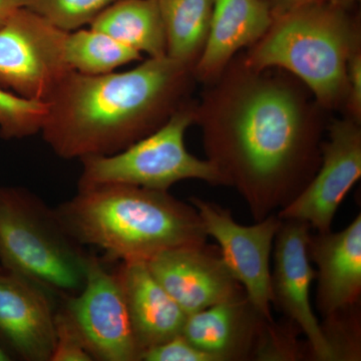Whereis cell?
I'll use <instances>...</instances> for the list:
<instances>
[{
  "label": "cell",
  "instance_id": "1",
  "mask_svg": "<svg viewBox=\"0 0 361 361\" xmlns=\"http://www.w3.org/2000/svg\"><path fill=\"white\" fill-rule=\"evenodd\" d=\"M196 102L195 123L211 163L256 222L291 203L314 177L329 123L310 90L240 52Z\"/></svg>",
  "mask_w": 361,
  "mask_h": 361
},
{
  "label": "cell",
  "instance_id": "2",
  "mask_svg": "<svg viewBox=\"0 0 361 361\" xmlns=\"http://www.w3.org/2000/svg\"><path fill=\"white\" fill-rule=\"evenodd\" d=\"M193 68L161 56L126 71H71L49 97L42 133L59 158L109 156L159 129L191 99Z\"/></svg>",
  "mask_w": 361,
  "mask_h": 361
},
{
  "label": "cell",
  "instance_id": "3",
  "mask_svg": "<svg viewBox=\"0 0 361 361\" xmlns=\"http://www.w3.org/2000/svg\"><path fill=\"white\" fill-rule=\"evenodd\" d=\"M54 213L80 245L97 247L122 262H147L163 251L203 245L208 237L194 206L168 191L130 185L78 187Z\"/></svg>",
  "mask_w": 361,
  "mask_h": 361
},
{
  "label": "cell",
  "instance_id": "4",
  "mask_svg": "<svg viewBox=\"0 0 361 361\" xmlns=\"http://www.w3.org/2000/svg\"><path fill=\"white\" fill-rule=\"evenodd\" d=\"M360 47V18L353 8L315 4L274 18L268 32L242 54L252 68L290 73L323 110L343 111L348 59Z\"/></svg>",
  "mask_w": 361,
  "mask_h": 361
},
{
  "label": "cell",
  "instance_id": "5",
  "mask_svg": "<svg viewBox=\"0 0 361 361\" xmlns=\"http://www.w3.org/2000/svg\"><path fill=\"white\" fill-rule=\"evenodd\" d=\"M89 258L44 202L25 189L0 188L4 269L63 297L82 290Z\"/></svg>",
  "mask_w": 361,
  "mask_h": 361
},
{
  "label": "cell",
  "instance_id": "6",
  "mask_svg": "<svg viewBox=\"0 0 361 361\" xmlns=\"http://www.w3.org/2000/svg\"><path fill=\"white\" fill-rule=\"evenodd\" d=\"M195 109L196 101L190 99L159 129L123 151L80 159L78 187L121 184L168 191L176 183L190 179L227 186L214 164L192 155L185 146L187 130L195 123Z\"/></svg>",
  "mask_w": 361,
  "mask_h": 361
},
{
  "label": "cell",
  "instance_id": "7",
  "mask_svg": "<svg viewBox=\"0 0 361 361\" xmlns=\"http://www.w3.org/2000/svg\"><path fill=\"white\" fill-rule=\"evenodd\" d=\"M68 32L21 7L0 26V87L47 102L73 71L66 58Z\"/></svg>",
  "mask_w": 361,
  "mask_h": 361
},
{
  "label": "cell",
  "instance_id": "8",
  "mask_svg": "<svg viewBox=\"0 0 361 361\" xmlns=\"http://www.w3.org/2000/svg\"><path fill=\"white\" fill-rule=\"evenodd\" d=\"M63 308L94 360L139 361L142 351L116 273L94 256L87 263L82 290L63 296Z\"/></svg>",
  "mask_w": 361,
  "mask_h": 361
},
{
  "label": "cell",
  "instance_id": "9",
  "mask_svg": "<svg viewBox=\"0 0 361 361\" xmlns=\"http://www.w3.org/2000/svg\"><path fill=\"white\" fill-rule=\"evenodd\" d=\"M191 205L200 216L207 236L220 247V255L232 276L243 287L254 307L269 322L273 302L270 255L282 219L271 214L251 226L240 225L231 211L213 202L192 197Z\"/></svg>",
  "mask_w": 361,
  "mask_h": 361
},
{
  "label": "cell",
  "instance_id": "10",
  "mask_svg": "<svg viewBox=\"0 0 361 361\" xmlns=\"http://www.w3.org/2000/svg\"><path fill=\"white\" fill-rule=\"evenodd\" d=\"M322 161L310 184L277 213L282 220H298L318 233L331 231L334 216L361 177V123L348 116L327 125Z\"/></svg>",
  "mask_w": 361,
  "mask_h": 361
},
{
  "label": "cell",
  "instance_id": "11",
  "mask_svg": "<svg viewBox=\"0 0 361 361\" xmlns=\"http://www.w3.org/2000/svg\"><path fill=\"white\" fill-rule=\"evenodd\" d=\"M310 228L303 221L282 220L274 240L272 303L301 329L315 360L334 361L336 353L311 306L310 289L316 272L308 253Z\"/></svg>",
  "mask_w": 361,
  "mask_h": 361
},
{
  "label": "cell",
  "instance_id": "12",
  "mask_svg": "<svg viewBox=\"0 0 361 361\" xmlns=\"http://www.w3.org/2000/svg\"><path fill=\"white\" fill-rule=\"evenodd\" d=\"M146 263L157 281L187 315L246 294L220 253L206 244L163 251Z\"/></svg>",
  "mask_w": 361,
  "mask_h": 361
},
{
  "label": "cell",
  "instance_id": "13",
  "mask_svg": "<svg viewBox=\"0 0 361 361\" xmlns=\"http://www.w3.org/2000/svg\"><path fill=\"white\" fill-rule=\"evenodd\" d=\"M49 292L0 267V336L23 360L51 361L56 329Z\"/></svg>",
  "mask_w": 361,
  "mask_h": 361
},
{
  "label": "cell",
  "instance_id": "14",
  "mask_svg": "<svg viewBox=\"0 0 361 361\" xmlns=\"http://www.w3.org/2000/svg\"><path fill=\"white\" fill-rule=\"evenodd\" d=\"M268 323L244 294L188 315L180 334L215 361L248 360Z\"/></svg>",
  "mask_w": 361,
  "mask_h": 361
},
{
  "label": "cell",
  "instance_id": "15",
  "mask_svg": "<svg viewBox=\"0 0 361 361\" xmlns=\"http://www.w3.org/2000/svg\"><path fill=\"white\" fill-rule=\"evenodd\" d=\"M308 253L318 268L320 313L327 317L356 305L361 294V214L341 232L310 235Z\"/></svg>",
  "mask_w": 361,
  "mask_h": 361
},
{
  "label": "cell",
  "instance_id": "16",
  "mask_svg": "<svg viewBox=\"0 0 361 361\" xmlns=\"http://www.w3.org/2000/svg\"><path fill=\"white\" fill-rule=\"evenodd\" d=\"M273 20L268 0H215L205 47L193 68L197 82L217 80L237 54L268 32Z\"/></svg>",
  "mask_w": 361,
  "mask_h": 361
},
{
  "label": "cell",
  "instance_id": "17",
  "mask_svg": "<svg viewBox=\"0 0 361 361\" xmlns=\"http://www.w3.org/2000/svg\"><path fill=\"white\" fill-rule=\"evenodd\" d=\"M116 274L142 353L180 334L188 315L157 281L146 262H122Z\"/></svg>",
  "mask_w": 361,
  "mask_h": 361
},
{
  "label": "cell",
  "instance_id": "18",
  "mask_svg": "<svg viewBox=\"0 0 361 361\" xmlns=\"http://www.w3.org/2000/svg\"><path fill=\"white\" fill-rule=\"evenodd\" d=\"M90 27L106 33L148 58L167 56L165 30L157 0H118L102 11Z\"/></svg>",
  "mask_w": 361,
  "mask_h": 361
},
{
  "label": "cell",
  "instance_id": "19",
  "mask_svg": "<svg viewBox=\"0 0 361 361\" xmlns=\"http://www.w3.org/2000/svg\"><path fill=\"white\" fill-rule=\"evenodd\" d=\"M167 56L193 68L205 47L215 0H157Z\"/></svg>",
  "mask_w": 361,
  "mask_h": 361
},
{
  "label": "cell",
  "instance_id": "20",
  "mask_svg": "<svg viewBox=\"0 0 361 361\" xmlns=\"http://www.w3.org/2000/svg\"><path fill=\"white\" fill-rule=\"evenodd\" d=\"M66 58L71 70L84 75H99L142 61V54L106 33L90 27L68 32Z\"/></svg>",
  "mask_w": 361,
  "mask_h": 361
},
{
  "label": "cell",
  "instance_id": "21",
  "mask_svg": "<svg viewBox=\"0 0 361 361\" xmlns=\"http://www.w3.org/2000/svg\"><path fill=\"white\" fill-rule=\"evenodd\" d=\"M116 1L118 0H23V7L70 32L90 25L102 11Z\"/></svg>",
  "mask_w": 361,
  "mask_h": 361
},
{
  "label": "cell",
  "instance_id": "22",
  "mask_svg": "<svg viewBox=\"0 0 361 361\" xmlns=\"http://www.w3.org/2000/svg\"><path fill=\"white\" fill-rule=\"evenodd\" d=\"M47 113V102L27 99L0 87V135L4 139H23L40 133Z\"/></svg>",
  "mask_w": 361,
  "mask_h": 361
},
{
  "label": "cell",
  "instance_id": "23",
  "mask_svg": "<svg viewBox=\"0 0 361 361\" xmlns=\"http://www.w3.org/2000/svg\"><path fill=\"white\" fill-rule=\"evenodd\" d=\"M54 329L56 343L51 361L94 360L65 310H59L54 314Z\"/></svg>",
  "mask_w": 361,
  "mask_h": 361
},
{
  "label": "cell",
  "instance_id": "24",
  "mask_svg": "<svg viewBox=\"0 0 361 361\" xmlns=\"http://www.w3.org/2000/svg\"><path fill=\"white\" fill-rule=\"evenodd\" d=\"M145 361H215L212 356L196 348L182 334L142 351Z\"/></svg>",
  "mask_w": 361,
  "mask_h": 361
},
{
  "label": "cell",
  "instance_id": "25",
  "mask_svg": "<svg viewBox=\"0 0 361 361\" xmlns=\"http://www.w3.org/2000/svg\"><path fill=\"white\" fill-rule=\"evenodd\" d=\"M345 116L361 123V47L348 59L346 68Z\"/></svg>",
  "mask_w": 361,
  "mask_h": 361
},
{
  "label": "cell",
  "instance_id": "26",
  "mask_svg": "<svg viewBox=\"0 0 361 361\" xmlns=\"http://www.w3.org/2000/svg\"><path fill=\"white\" fill-rule=\"evenodd\" d=\"M360 0H268L273 18L308 4H330L355 8Z\"/></svg>",
  "mask_w": 361,
  "mask_h": 361
},
{
  "label": "cell",
  "instance_id": "27",
  "mask_svg": "<svg viewBox=\"0 0 361 361\" xmlns=\"http://www.w3.org/2000/svg\"><path fill=\"white\" fill-rule=\"evenodd\" d=\"M21 7L23 0H0V26Z\"/></svg>",
  "mask_w": 361,
  "mask_h": 361
},
{
  "label": "cell",
  "instance_id": "28",
  "mask_svg": "<svg viewBox=\"0 0 361 361\" xmlns=\"http://www.w3.org/2000/svg\"><path fill=\"white\" fill-rule=\"evenodd\" d=\"M11 360V355L0 346V361H9Z\"/></svg>",
  "mask_w": 361,
  "mask_h": 361
},
{
  "label": "cell",
  "instance_id": "29",
  "mask_svg": "<svg viewBox=\"0 0 361 361\" xmlns=\"http://www.w3.org/2000/svg\"><path fill=\"white\" fill-rule=\"evenodd\" d=\"M0 267H1V265H0Z\"/></svg>",
  "mask_w": 361,
  "mask_h": 361
}]
</instances>
